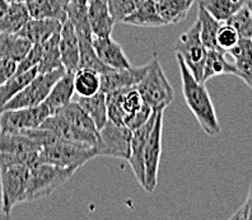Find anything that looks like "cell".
Instances as JSON below:
<instances>
[{
	"label": "cell",
	"mask_w": 252,
	"mask_h": 220,
	"mask_svg": "<svg viewBox=\"0 0 252 220\" xmlns=\"http://www.w3.org/2000/svg\"><path fill=\"white\" fill-rule=\"evenodd\" d=\"M60 55L65 70L75 73L79 69V41L73 23L69 19L62 25L60 31Z\"/></svg>",
	"instance_id": "cell-15"
},
{
	"label": "cell",
	"mask_w": 252,
	"mask_h": 220,
	"mask_svg": "<svg viewBox=\"0 0 252 220\" xmlns=\"http://www.w3.org/2000/svg\"><path fill=\"white\" fill-rule=\"evenodd\" d=\"M234 65L238 70V78L252 89V56L234 59Z\"/></svg>",
	"instance_id": "cell-40"
},
{
	"label": "cell",
	"mask_w": 252,
	"mask_h": 220,
	"mask_svg": "<svg viewBox=\"0 0 252 220\" xmlns=\"http://www.w3.org/2000/svg\"><path fill=\"white\" fill-rule=\"evenodd\" d=\"M50 115H51V111L45 102L33 106V107L1 111L0 113V131L21 132L27 128L40 127L41 124Z\"/></svg>",
	"instance_id": "cell-9"
},
{
	"label": "cell",
	"mask_w": 252,
	"mask_h": 220,
	"mask_svg": "<svg viewBox=\"0 0 252 220\" xmlns=\"http://www.w3.org/2000/svg\"><path fill=\"white\" fill-rule=\"evenodd\" d=\"M199 5L208 10L217 21L227 22L234 13L246 5V0H200Z\"/></svg>",
	"instance_id": "cell-30"
},
{
	"label": "cell",
	"mask_w": 252,
	"mask_h": 220,
	"mask_svg": "<svg viewBox=\"0 0 252 220\" xmlns=\"http://www.w3.org/2000/svg\"><path fill=\"white\" fill-rule=\"evenodd\" d=\"M197 19L200 22V37H201V41H203L206 49H218V46H217V33H218L221 22L217 21L201 5H199V9H197Z\"/></svg>",
	"instance_id": "cell-32"
},
{
	"label": "cell",
	"mask_w": 252,
	"mask_h": 220,
	"mask_svg": "<svg viewBox=\"0 0 252 220\" xmlns=\"http://www.w3.org/2000/svg\"><path fill=\"white\" fill-rule=\"evenodd\" d=\"M88 21L93 37L111 36L116 22L111 14L107 0H88Z\"/></svg>",
	"instance_id": "cell-16"
},
{
	"label": "cell",
	"mask_w": 252,
	"mask_h": 220,
	"mask_svg": "<svg viewBox=\"0 0 252 220\" xmlns=\"http://www.w3.org/2000/svg\"><path fill=\"white\" fill-rule=\"evenodd\" d=\"M40 150V145L25 132L0 131V152L3 153L21 154Z\"/></svg>",
	"instance_id": "cell-23"
},
{
	"label": "cell",
	"mask_w": 252,
	"mask_h": 220,
	"mask_svg": "<svg viewBox=\"0 0 252 220\" xmlns=\"http://www.w3.org/2000/svg\"><path fill=\"white\" fill-rule=\"evenodd\" d=\"M93 47L102 63L111 69H127L131 67L129 59L119 42L106 37H93Z\"/></svg>",
	"instance_id": "cell-14"
},
{
	"label": "cell",
	"mask_w": 252,
	"mask_h": 220,
	"mask_svg": "<svg viewBox=\"0 0 252 220\" xmlns=\"http://www.w3.org/2000/svg\"><path fill=\"white\" fill-rule=\"evenodd\" d=\"M176 54H179L185 60L188 67L199 82L203 80L204 65H205L208 49L201 41L200 37V22L196 21L192 23L188 31H185L181 36L176 40L173 46Z\"/></svg>",
	"instance_id": "cell-7"
},
{
	"label": "cell",
	"mask_w": 252,
	"mask_h": 220,
	"mask_svg": "<svg viewBox=\"0 0 252 220\" xmlns=\"http://www.w3.org/2000/svg\"><path fill=\"white\" fill-rule=\"evenodd\" d=\"M17 65L18 63L6 60V59H0V86L16 74Z\"/></svg>",
	"instance_id": "cell-43"
},
{
	"label": "cell",
	"mask_w": 252,
	"mask_h": 220,
	"mask_svg": "<svg viewBox=\"0 0 252 220\" xmlns=\"http://www.w3.org/2000/svg\"><path fill=\"white\" fill-rule=\"evenodd\" d=\"M132 131L126 125H117L108 120L99 130L95 150L97 157H111L127 160L130 157Z\"/></svg>",
	"instance_id": "cell-8"
},
{
	"label": "cell",
	"mask_w": 252,
	"mask_h": 220,
	"mask_svg": "<svg viewBox=\"0 0 252 220\" xmlns=\"http://www.w3.org/2000/svg\"><path fill=\"white\" fill-rule=\"evenodd\" d=\"M41 58H42V43H34L31 50L27 52V55L18 63L16 73H23L32 67L38 66Z\"/></svg>",
	"instance_id": "cell-38"
},
{
	"label": "cell",
	"mask_w": 252,
	"mask_h": 220,
	"mask_svg": "<svg viewBox=\"0 0 252 220\" xmlns=\"http://www.w3.org/2000/svg\"><path fill=\"white\" fill-rule=\"evenodd\" d=\"M66 0H31L26 3L31 18L56 19L64 23L68 19Z\"/></svg>",
	"instance_id": "cell-17"
},
{
	"label": "cell",
	"mask_w": 252,
	"mask_h": 220,
	"mask_svg": "<svg viewBox=\"0 0 252 220\" xmlns=\"http://www.w3.org/2000/svg\"><path fill=\"white\" fill-rule=\"evenodd\" d=\"M37 74H38V67H32V69L23 71V73H16L4 84H1L0 86V108L3 107L5 103H8L14 95L18 94L22 89L36 77Z\"/></svg>",
	"instance_id": "cell-29"
},
{
	"label": "cell",
	"mask_w": 252,
	"mask_h": 220,
	"mask_svg": "<svg viewBox=\"0 0 252 220\" xmlns=\"http://www.w3.org/2000/svg\"><path fill=\"white\" fill-rule=\"evenodd\" d=\"M9 3H28V1H31V0H8Z\"/></svg>",
	"instance_id": "cell-46"
},
{
	"label": "cell",
	"mask_w": 252,
	"mask_h": 220,
	"mask_svg": "<svg viewBox=\"0 0 252 220\" xmlns=\"http://www.w3.org/2000/svg\"><path fill=\"white\" fill-rule=\"evenodd\" d=\"M152 113H153V110L145 103L144 107L140 108L138 112L132 113L129 117H126L125 125L127 126L131 131H134V130H136V128H139L140 126L144 125V124L147 123L148 120H149V117L152 116Z\"/></svg>",
	"instance_id": "cell-39"
},
{
	"label": "cell",
	"mask_w": 252,
	"mask_h": 220,
	"mask_svg": "<svg viewBox=\"0 0 252 220\" xmlns=\"http://www.w3.org/2000/svg\"><path fill=\"white\" fill-rule=\"evenodd\" d=\"M135 87L145 103L153 111L166 110L175 98L172 86L169 84L156 54L148 63L147 73Z\"/></svg>",
	"instance_id": "cell-4"
},
{
	"label": "cell",
	"mask_w": 252,
	"mask_h": 220,
	"mask_svg": "<svg viewBox=\"0 0 252 220\" xmlns=\"http://www.w3.org/2000/svg\"><path fill=\"white\" fill-rule=\"evenodd\" d=\"M40 127L46 128V130H51L55 132L59 138L65 139V140L77 141V143H84L91 144V145H97L99 135L93 134V132L86 131L83 128H79L77 126H74L70 124L68 120H65L64 117L60 116L59 113H53L50 115L42 124Z\"/></svg>",
	"instance_id": "cell-12"
},
{
	"label": "cell",
	"mask_w": 252,
	"mask_h": 220,
	"mask_svg": "<svg viewBox=\"0 0 252 220\" xmlns=\"http://www.w3.org/2000/svg\"><path fill=\"white\" fill-rule=\"evenodd\" d=\"M78 103L86 110V112L92 117L98 131L107 124V103H106V93L102 91L97 92L91 97H80Z\"/></svg>",
	"instance_id": "cell-26"
},
{
	"label": "cell",
	"mask_w": 252,
	"mask_h": 220,
	"mask_svg": "<svg viewBox=\"0 0 252 220\" xmlns=\"http://www.w3.org/2000/svg\"><path fill=\"white\" fill-rule=\"evenodd\" d=\"M144 0H107L110 12L114 17L115 22H123L130 13L134 12L139 4Z\"/></svg>",
	"instance_id": "cell-36"
},
{
	"label": "cell",
	"mask_w": 252,
	"mask_h": 220,
	"mask_svg": "<svg viewBox=\"0 0 252 220\" xmlns=\"http://www.w3.org/2000/svg\"><path fill=\"white\" fill-rule=\"evenodd\" d=\"M229 54L234 59L243 56H252V38H240L236 46L229 50Z\"/></svg>",
	"instance_id": "cell-41"
},
{
	"label": "cell",
	"mask_w": 252,
	"mask_h": 220,
	"mask_svg": "<svg viewBox=\"0 0 252 220\" xmlns=\"http://www.w3.org/2000/svg\"><path fill=\"white\" fill-rule=\"evenodd\" d=\"M74 92H75L74 73L65 71L64 75L55 83V86L53 87L47 98L45 99V103L51 111V115L68 103H70Z\"/></svg>",
	"instance_id": "cell-19"
},
{
	"label": "cell",
	"mask_w": 252,
	"mask_h": 220,
	"mask_svg": "<svg viewBox=\"0 0 252 220\" xmlns=\"http://www.w3.org/2000/svg\"><path fill=\"white\" fill-rule=\"evenodd\" d=\"M240 38V34L237 33L236 30L231 25H228V23L220 25L218 33H217V46L228 52L232 47L236 46V43L238 42Z\"/></svg>",
	"instance_id": "cell-37"
},
{
	"label": "cell",
	"mask_w": 252,
	"mask_h": 220,
	"mask_svg": "<svg viewBox=\"0 0 252 220\" xmlns=\"http://www.w3.org/2000/svg\"><path fill=\"white\" fill-rule=\"evenodd\" d=\"M74 88L79 97H91L101 91V74L90 69H78L74 73Z\"/></svg>",
	"instance_id": "cell-31"
},
{
	"label": "cell",
	"mask_w": 252,
	"mask_h": 220,
	"mask_svg": "<svg viewBox=\"0 0 252 220\" xmlns=\"http://www.w3.org/2000/svg\"><path fill=\"white\" fill-rule=\"evenodd\" d=\"M163 116H164V110L158 111L153 128L148 138L147 147H145L144 189L148 192H153L158 185V171H159L160 154H162Z\"/></svg>",
	"instance_id": "cell-10"
},
{
	"label": "cell",
	"mask_w": 252,
	"mask_h": 220,
	"mask_svg": "<svg viewBox=\"0 0 252 220\" xmlns=\"http://www.w3.org/2000/svg\"><path fill=\"white\" fill-rule=\"evenodd\" d=\"M195 0H162L157 1V8L164 25H177L188 17Z\"/></svg>",
	"instance_id": "cell-25"
},
{
	"label": "cell",
	"mask_w": 252,
	"mask_h": 220,
	"mask_svg": "<svg viewBox=\"0 0 252 220\" xmlns=\"http://www.w3.org/2000/svg\"><path fill=\"white\" fill-rule=\"evenodd\" d=\"M32 46L31 41L18 33L0 34V59L19 63Z\"/></svg>",
	"instance_id": "cell-22"
},
{
	"label": "cell",
	"mask_w": 252,
	"mask_h": 220,
	"mask_svg": "<svg viewBox=\"0 0 252 220\" xmlns=\"http://www.w3.org/2000/svg\"><path fill=\"white\" fill-rule=\"evenodd\" d=\"M65 71H66L65 67L62 66L49 73H38L18 94L14 95L0 110H19V108L33 107L42 103L49 95L50 91L55 86V83L64 75Z\"/></svg>",
	"instance_id": "cell-6"
},
{
	"label": "cell",
	"mask_w": 252,
	"mask_h": 220,
	"mask_svg": "<svg viewBox=\"0 0 252 220\" xmlns=\"http://www.w3.org/2000/svg\"><path fill=\"white\" fill-rule=\"evenodd\" d=\"M126 89H117L114 92L106 93V103H107L108 120L117 125H125V111H124L123 99Z\"/></svg>",
	"instance_id": "cell-33"
},
{
	"label": "cell",
	"mask_w": 252,
	"mask_h": 220,
	"mask_svg": "<svg viewBox=\"0 0 252 220\" xmlns=\"http://www.w3.org/2000/svg\"><path fill=\"white\" fill-rule=\"evenodd\" d=\"M60 31L54 33L49 40L42 43V58L37 66L40 74L49 73L63 66L60 55Z\"/></svg>",
	"instance_id": "cell-27"
},
{
	"label": "cell",
	"mask_w": 252,
	"mask_h": 220,
	"mask_svg": "<svg viewBox=\"0 0 252 220\" xmlns=\"http://www.w3.org/2000/svg\"><path fill=\"white\" fill-rule=\"evenodd\" d=\"M9 4L10 3L8 0H0V18L6 13V10L9 8Z\"/></svg>",
	"instance_id": "cell-44"
},
{
	"label": "cell",
	"mask_w": 252,
	"mask_h": 220,
	"mask_svg": "<svg viewBox=\"0 0 252 220\" xmlns=\"http://www.w3.org/2000/svg\"><path fill=\"white\" fill-rule=\"evenodd\" d=\"M54 113H59L60 116L64 117L65 120H68L69 123L73 124L77 127L83 128L86 131L99 135L98 128L95 126L92 117L86 112V110L78 102L71 101L70 103H68L66 106H64V107H62L60 110H58Z\"/></svg>",
	"instance_id": "cell-28"
},
{
	"label": "cell",
	"mask_w": 252,
	"mask_h": 220,
	"mask_svg": "<svg viewBox=\"0 0 252 220\" xmlns=\"http://www.w3.org/2000/svg\"><path fill=\"white\" fill-rule=\"evenodd\" d=\"M123 23L130 26H138V27L157 28L163 27L164 22L158 12L156 0H144L136 6L134 12L130 13L123 21Z\"/></svg>",
	"instance_id": "cell-18"
},
{
	"label": "cell",
	"mask_w": 252,
	"mask_h": 220,
	"mask_svg": "<svg viewBox=\"0 0 252 220\" xmlns=\"http://www.w3.org/2000/svg\"><path fill=\"white\" fill-rule=\"evenodd\" d=\"M30 180V167L10 165L0 169V187H1V218H9L14 206L25 202Z\"/></svg>",
	"instance_id": "cell-5"
},
{
	"label": "cell",
	"mask_w": 252,
	"mask_h": 220,
	"mask_svg": "<svg viewBox=\"0 0 252 220\" xmlns=\"http://www.w3.org/2000/svg\"><path fill=\"white\" fill-rule=\"evenodd\" d=\"M158 111H153L152 116L149 117L147 123L142 125L139 128L132 131L131 136V145H130V157L127 159L129 164L131 165L132 173L135 176L139 185L144 189L145 185V167H144V156H145V147L149 138L152 128H153L154 121L157 117Z\"/></svg>",
	"instance_id": "cell-11"
},
{
	"label": "cell",
	"mask_w": 252,
	"mask_h": 220,
	"mask_svg": "<svg viewBox=\"0 0 252 220\" xmlns=\"http://www.w3.org/2000/svg\"><path fill=\"white\" fill-rule=\"evenodd\" d=\"M231 219L252 220V185L249 189V193H247L246 201L243 202L242 206L232 215Z\"/></svg>",
	"instance_id": "cell-42"
},
{
	"label": "cell",
	"mask_w": 252,
	"mask_h": 220,
	"mask_svg": "<svg viewBox=\"0 0 252 220\" xmlns=\"http://www.w3.org/2000/svg\"><path fill=\"white\" fill-rule=\"evenodd\" d=\"M75 169L64 168L49 163H37L30 168L25 202L46 199L73 177Z\"/></svg>",
	"instance_id": "cell-3"
},
{
	"label": "cell",
	"mask_w": 252,
	"mask_h": 220,
	"mask_svg": "<svg viewBox=\"0 0 252 220\" xmlns=\"http://www.w3.org/2000/svg\"><path fill=\"white\" fill-rule=\"evenodd\" d=\"M66 1L71 4H78V5H87L88 4V0H66Z\"/></svg>",
	"instance_id": "cell-45"
},
{
	"label": "cell",
	"mask_w": 252,
	"mask_h": 220,
	"mask_svg": "<svg viewBox=\"0 0 252 220\" xmlns=\"http://www.w3.org/2000/svg\"><path fill=\"white\" fill-rule=\"evenodd\" d=\"M225 23L231 25L241 38H252V13L246 5L234 13Z\"/></svg>",
	"instance_id": "cell-34"
},
{
	"label": "cell",
	"mask_w": 252,
	"mask_h": 220,
	"mask_svg": "<svg viewBox=\"0 0 252 220\" xmlns=\"http://www.w3.org/2000/svg\"><path fill=\"white\" fill-rule=\"evenodd\" d=\"M225 55H227V51L219 49V47L208 50L201 82L206 83L210 78L216 77V75H223V74L238 77V70H237L236 65L228 62Z\"/></svg>",
	"instance_id": "cell-21"
},
{
	"label": "cell",
	"mask_w": 252,
	"mask_h": 220,
	"mask_svg": "<svg viewBox=\"0 0 252 220\" xmlns=\"http://www.w3.org/2000/svg\"><path fill=\"white\" fill-rule=\"evenodd\" d=\"M147 69L148 64L127 69H110L106 73L101 74V91L103 93H108L117 89L135 87L143 79Z\"/></svg>",
	"instance_id": "cell-13"
},
{
	"label": "cell",
	"mask_w": 252,
	"mask_h": 220,
	"mask_svg": "<svg viewBox=\"0 0 252 220\" xmlns=\"http://www.w3.org/2000/svg\"><path fill=\"white\" fill-rule=\"evenodd\" d=\"M0 113H1V110H0Z\"/></svg>",
	"instance_id": "cell-49"
},
{
	"label": "cell",
	"mask_w": 252,
	"mask_h": 220,
	"mask_svg": "<svg viewBox=\"0 0 252 220\" xmlns=\"http://www.w3.org/2000/svg\"><path fill=\"white\" fill-rule=\"evenodd\" d=\"M31 19L25 3H10L6 13L0 18V34L18 33Z\"/></svg>",
	"instance_id": "cell-24"
},
{
	"label": "cell",
	"mask_w": 252,
	"mask_h": 220,
	"mask_svg": "<svg viewBox=\"0 0 252 220\" xmlns=\"http://www.w3.org/2000/svg\"><path fill=\"white\" fill-rule=\"evenodd\" d=\"M157 1H162V0H156V3H157Z\"/></svg>",
	"instance_id": "cell-48"
},
{
	"label": "cell",
	"mask_w": 252,
	"mask_h": 220,
	"mask_svg": "<svg viewBox=\"0 0 252 220\" xmlns=\"http://www.w3.org/2000/svg\"><path fill=\"white\" fill-rule=\"evenodd\" d=\"M62 22L56 19H36L31 18L22 28L18 34L26 37L32 43H43L54 33L62 30Z\"/></svg>",
	"instance_id": "cell-20"
},
{
	"label": "cell",
	"mask_w": 252,
	"mask_h": 220,
	"mask_svg": "<svg viewBox=\"0 0 252 220\" xmlns=\"http://www.w3.org/2000/svg\"><path fill=\"white\" fill-rule=\"evenodd\" d=\"M246 6L250 9V12L252 13V0H246Z\"/></svg>",
	"instance_id": "cell-47"
},
{
	"label": "cell",
	"mask_w": 252,
	"mask_h": 220,
	"mask_svg": "<svg viewBox=\"0 0 252 220\" xmlns=\"http://www.w3.org/2000/svg\"><path fill=\"white\" fill-rule=\"evenodd\" d=\"M176 60L180 67L182 93H184L185 102L188 104V107L194 113L200 127L203 128V131L206 135L218 136L221 131V127L205 83L199 82L192 75L185 60L179 54H176Z\"/></svg>",
	"instance_id": "cell-1"
},
{
	"label": "cell",
	"mask_w": 252,
	"mask_h": 220,
	"mask_svg": "<svg viewBox=\"0 0 252 220\" xmlns=\"http://www.w3.org/2000/svg\"><path fill=\"white\" fill-rule=\"evenodd\" d=\"M38 153L40 152H32V153H3L0 152V169L10 167V165H27V167H33L38 163Z\"/></svg>",
	"instance_id": "cell-35"
},
{
	"label": "cell",
	"mask_w": 252,
	"mask_h": 220,
	"mask_svg": "<svg viewBox=\"0 0 252 220\" xmlns=\"http://www.w3.org/2000/svg\"><path fill=\"white\" fill-rule=\"evenodd\" d=\"M94 157H97L95 145L60 138L46 147H42L38 153V163H49L77 171Z\"/></svg>",
	"instance_id": "cell-2"
}]
</instances>
